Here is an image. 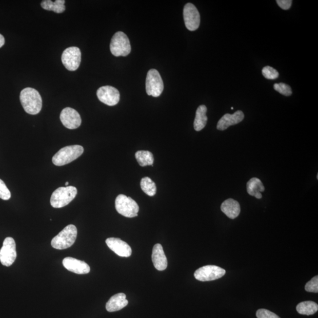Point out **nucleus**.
Here are the masks:
<instances>
[{"label": "nucleus", "instance_id": "f8f14e48", "mask_svg": "<svg viewBox=\"0 0 318 318\" xmlns=\"http://www.w3.org/2000/svg\"><path fill=\"white\" fill-rule=\"evenodd\" d=\"M97 95L99 101L109 106L116 105L120 101V93L112 86L100 87L97 91Z\"/></svg>", "mask_w": 318, "mask_h": 318}, {"label": "nucleus", "instance_id": "f3484780", "mask_svg": "<svg viewBox=\"0 0 318 318\" xmlns=\"http://www.w3.org/2000/svg\"><path fill=\"white\" fill-rule=\"evenodd\" d=\"M152 259L154 268L160 271L168 267V260L162 245L157 244L153 246Z\"/></svg>", "mask_w": 318, "mask_h": 318}, {"label": "nucleus", "instance_id": "2eb2a0df", "mask_svg": "<svg viewBox=\"0 0 318 318\" xmlns=\"http://www.w3.org/2000/svg\"><path fill=\"white\" fill-rule=\"evenodd\" d=\"M63 265L69 271L79 275L87 274L90 271L89 265L85 262L71 257H65L63 261Z\"/></svg>", "mask_w": 318, "mask_h": 318}, {"label": "nucleus", "instance_id": "4be33fe9", "mask_svg": "<svg viewBox=\"0 0 318 318\" xmlns=\"http://www.w3.org/2000/svg\"><path fill=\"white\" fill-rule=\"evenodd\" d=\"M65 0H56L52 2L51 0H44L41 3L43 9L53 11L55 13L59 14L63 13L66 10Z\"/></svg>", "mask_w": 318, "mask_h": 318}, {"label": "nucleus", "instance_id": "5701e85b", "mask_svg": "<svg viewBox=\"0 0 318 318\" xmlns=\"http://www.w3.org/2000/svg\"><path fill=\"white\" fill-rule=\"evenodd\" d=\"M318 305L313 301L301 302L297 305L296 311L301 315H312L317 312Z\"/></svg>", "mask_w": 318, "mask_h": 318}, {"label": "nucleus", "instance_id": "39448f33", "mask_svg": "<svg viewBox=\"0 0 318 318\" xmlns=\"http://www.w3.org/2000/svg\"><path fill=\"white\" fill-rule=\"evenodd\" d=\"M110 48L111 54L116 57L127 56L132 49L128 37L122 31L114 34L111 38Z\"/></svg>", "mask_w": 318, "mask_h": 318}, {"label": "nucleus", "instance_id": "6ab92c4d", "mask_svg": "<svg viewBox=\"0 0 318 318\" xmlns=\"http://www.w3.org/2000/svg\"><path fill=\"white\" fill-rule=\"evenodd\" d=\"M221 209L223 213H224L226 216L232 218V220L236 218L241 213L240 204L233 198H228V200L223 202Z\"/></svg>", "mask_w": 318, "mask_h": 318}, {"label": "nucleus", "instance_id": "c756f323", "mask_svg": "<svg viewBox=\"0 0 318 318\" xmlns=\"http://www.w3.org/2000/svg\"><path fill=\"white\" fill-rule=\"evenodd\" d=\"M257 318H281L275 313L268 311L267 309H261L256 312Z\"/></svg>", "mask_w": 318, "mask_h": 318}, {"label": "nucleus", "instance_id": "1a4fd4ad", "mask_svg": "<svg viewBox=\"0 0 318 318\" xmlns=\"http://www.w3.org/2000/svg\"><path fill=\"white\" fill-rule=\"evenodd\" d=\"M82 61L81 50L77 47L67 48L63 51L62 61L64 66L69 71L78 69Z\"/></svg>", "mask_w": 318, "mask_h": 318}, {"label": "nucleus", "instance_id": "c85d7f7f", "mask_svg": "<svg viewBox=\"0 0 318 318\" xmlns=\"http://www.w3.org/2000/svg\"><path fill=\"white\" fill-rule=\"evenodd\" d=\"M10 198V191L8 189L5 183L0 180V198L4 201H8Z\"/></svg>", "mask_w": 318, "mask_h": 318}, {"label": "nucleus", "instance_id": "4468645a", "mask_svg": "<svg viewBox=\"0 0 318 318\" xmlns=\"http://www.w3.org/2000/svg\"><path fill=\"white\" fill-rule=\"evenodd\" d=\"M106 243L107 246L119 256L128 257L132 255V248L121 239L109 237L106 240Z\"/></svg>", "mask_w": 318, "mask_h": 318}, {"label": "nucleus", "instance_id": "ddd939ff", "mask_svg": "<svg viewBox=\"0 0 318 318\" xmlns=\"http://www.w3.org/2000/svg\"><path fill=\"white\" fill-rule=\"evenodd\" d=\"M59 117L63 125L69 129H77L82 124V118L79 113L71 107L64 109Z\"/></svg>", "mask_w": 318, "mask_h": 318}, {"label": "nucleus", "instance_id": "b1692460", "mask_svg": "<svg viewBox=\"0 0 318 318\" xmlns=\"http://www.w3.org/2000/svg\"><path fill=\"white\" fill-rule=\"evenodd\" d=\"M136 160L139 165L142 167L153 166L154 157L149 151L139 150L135 154Z\"/></svg>", "mask_w": 318, "mask_h": 318}, {"label": "nucleus", "instance_id": "cd10ccee", "mask_svg": "<svg viewBox=\"0 0 318 318\" xmlns=\"http://www.w3.org/2000/svg\"><path fill=\"white\" fill-rule=\"evenodd\" d=\"M305 289L308 292H318V276L313 277L312 279L309 281L305 285Z\"/></svg>", "mask_w": 318, "mask_h": 318}, {"label": "nucleus", "instance_id": "6e6552de", "mask_svg": "<svg viewBox=\"0 0 318 318\" xmlns=\"http://www.w3.org/2000/svg\"><path fill=\"white\" fill-rule=\"evenodd\" d=\"M226 270L215 265H207L197 269L194 277L202 282L212 281L220 279L225 275Z\"/></svg>", "mask_w": 318, "mask_h": 318}, {"label": "nucleus", "instance_id": "a878e982", "mask_svg": "<svg viewBox=\"0 0 318 318\" xmlns=\"http://www.w3.org/2000/svg\"><path fill=\"white\" fill-rule=\"evenodd\" d=\"M273 88L277 92L285 95V96H289V95L292 94L291 87L284 83H276V84L274 85Z\"/></svg>", "mask_w": 318, "mask_h": 318}, {"label": "nucleus", "instance_id": "393cba45", "mask_svg": "<svg viewBox=\"0 0 318 318\" xmlns=\"http://www.w3.org/2000/svg\"><path fill=\"white\" fill-rule=\"evenodd\" d=\"M141 186L143 192L149 196H153L156 193V186L155 183L148 177L142 178Z\"/></svg>", "mask_w": 318, "mask_h": 318}, {"label": "nucleus", "instance_id": "aec40b11", "mask_svg": "<svg viewBox=\"0 0 318 318\" xmlns=\"http://www.w3.org/2000/svg\"><path fill=\"white\" fill-rule=\"evenodd\" d=\"M247 192L249 195L261 198V192L265 191V187L260 178L253 177L247 183Z\"/></svg>", "mask_w": 318, "mask_h": 318}, {"label": "nucleus", "instance_id": "2f4dec72", "mask_svg": "<svg viewBox=\"0 0 318 318\" xmlns=\"http://www.w3.org/2000/svg\"><path fill=\"white\" fill-rule=\"evenodd\" d=\"M5 44V38L3 35L0 34V48H2Z\"/></svg>", "mask_w": 318, "mask_h": 318}, {"label": "nucleus", "instance_id": "a211bd4d", "mask_svg": "<svg viewBox=\"0 0 318 318\" xmlns=\"http://www.w3.org/2000/svg\"><path fill=\"white\" fill-rule=\"evenodd\" d=\"M129 302L126 300V295L124 293H119L111 296L107 302L106 308L107 311L113 312L120 311L128 305Z\"/></svg>", "mask_w": 318, "mask_h": 318}, {"label": "nucleus", "instance_id": "f03ea898", "mask_svg": "<svg viewBox=\"0 0 318 318\" xmlns=\"http://www.w3.org/2000/svg\"><path fill=\"white\" fill-rule=\"evenodd\" d=\"M77 236V228L73 225H69L53 239L51 245L55 249H66L74 244Z\"/></svg>", "mask_w": 318, "mask_h": 318}, {"label": "nucleus", "instance_id": "bb28decb", "mask_svg": "<svg viewBox=\"0 0 318 318\" xmlns=\"http://www.w3.org/2000/svg\"><path fill=\"white\" fill-rule=\"evenodd\" d=\"M264 77L269 80H274L279 77L278 71L270 66H266L262 71Z\"/></svg>", "mask_w": 318, "mask_h": 318}, {"label": "nucleus", "instance_id": "7ed1b4c3", "mask_svg": "<svg viewBox=\"0 0 318 318\" xmlns=\"http://www.w3.org/2000/svg\"><path fill=\"white\" fill-rule=\"evenodd\" d=\"M84 152V148L80 145L65 147L54 154L52 161L55 166H62L76 160Z\"/></svg>", "mask_w": 318, "mask_h": 318}, {"label": "nucleus", "instance_id": "dca6fc26", "mask_svg": "<svg viewBox=\"0 0 318 318\" xmlns=\"http://www.w3.org/2000/svg\"><path fill=\"white\" fill-rule=\"evenodd\" d=\"M244 114L241 110L236 111L233 114H226L218 122L217 129L218 130H225L230 126L235 125L241 123L244 118Z\"/></svg>", "mask_w": 318, "mask_h": 318}, {"label": "nucleus", "instance_id": "412c9836", "mask_svg": "<svg viewBox=\"0 0 318 318\" xmlns=\"http://www.w3.org/2000/svg\"><path fill=\"white\" fill-rule=\"evenodd\" d=\"M207 107L205 105H201L198 107L196 112V117L194 121V129L197 132H200L206 125L208 122V117L206 116Z\"/></svg>", "mask_w": 318, "mask_h": 318}, {"label": "nucleus", "instance_id": "423d86ee", "mask_svg": "<svg viewBox=\"0 0 318 318\" xmlns=\"http://www.w3.org/2000/svg\"><path fill=\"white\" fill-rule=\"evenodd\" d=\"M115 207L117 212L126 217L137 216L139 207L133 198L125 194H119L115 201Z\"/></svg>", "mask_w": 318, "mask_h": 318}, {"label": "nucleus", "instance_id": "473e14b6", "mask_svg": "<svg viewBox=\"0 0 318 318\" xmlns=\"http://www.w3.org/2000/svg\"><path fill=\"white\" fill-rule=\"evenodd\" d=\"M69 185V183L68 182H67L66 183L65 185H66V186H68Z\"/></svg>", "mask_w": 318, "mask_h": 318}, {"label": "nucleus", "instance_id": "7c9ffc66", "mask_svg": "<svg viewBox=\"0 0 318 318\" xmlns=\"http://www.w3.org/2000/svg\"><path fill=\"white\" fill-rule=\"evenodd\" d=\"M276 3L282 9L287 10L291 8L292 1L291 0H277Z\"/></svg>", "mask_w": 318, "mask_h": 318}, {"label": "nucleus", "instance_id": "0eeeda50", "mask_svg": "<svg viewBox=\"0 0 318 318\" xmlns=\"http://www.w3.org/2000/svg\"><path fill=\"white\" fill-rule=\"evenodd\" d=\"M164 82L156 69H151L148 71L146 76V90L149 95L157 97L160 96L164 91Z\"/></svg>", "mask_w": 318, "mask_h": 318}, {"label": "nucleus", "instance_id": "9d476101", "mask_svg": "<svg viewBox=\"0 0 318 318\" xmlns=\"http://www.w3.org/2000/svg\"><path fill=\"white\" fill-rule=\"evenodd\" d=\"M16 257L17 252L15 241L13 237H6L0 250V262L3 265L9 267L13 264Z\"/></svg>", "mask_w": 318, "mask_h": 318}, {"label": "nucleus", "instance_id": "20e7f679", "mask_svg": "<svg viewBox=\"0 0 318 318\" xmlns=\"http://www.w3.org/2000/svg\"><path fill=\"white\" fill-rule=\"evenodd\" d=\"M77 194L74 186L61 187L55 190L50 198L51 205L54 208H62L69 205Z\"/></svg>", "mask_w": 318, "mask_h": 318}, {"label": "nucleus", "instance_id": "f257e3e1", "mask_svg": "<svg viewBox=\"0 0 318 318\" xmlns=\"http://www.w3.org/2000/svg\"><path fill=\"white\" fill-rule=\"evenodd\" d=\"M21 104L28 114L35 115L42 109V98L38 91L31 87L23 89L21 93Z\"/></svg>", "mask_w": 318, "mask_h": 318}, {"label": "nucleus", "instance_id": "9b49d317", "mask_svg": "<svg viewBox=\"0 0 318 318\" xmlns=\"http://www.w3.org/2000/svg\"><path fill=\"white\" fill-rule=\"evenodd\" d=\"M185 26L189 31H195L200 26V14L192 3L186 4L184 9Z\"/></svg>", "mask_w": 318, "mask_h": 318}]
</instances>
